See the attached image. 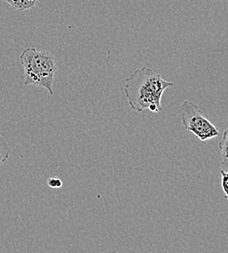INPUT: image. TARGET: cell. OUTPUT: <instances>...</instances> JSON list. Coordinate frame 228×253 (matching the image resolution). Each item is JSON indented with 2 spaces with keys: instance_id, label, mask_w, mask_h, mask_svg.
Returning a JSON list of instances; mask_svg holds the SVG:
<instances>
[{
  "instance_id": "cell-4",
  "label": "cell",
  "mask_w": 228,
  "mask_h": 253,
  "mask_svg": "<svg viewBox=\"0 0 228 253\" xmlns=\"http://www.w3.org/2000/svg\"><path fill=\"white\" fill-rule=\"evenodd\" d=\"M3 1L19 12L32 10L36 6L38 2V0H3Z\"/></svg>"
},
{
  "instance_id": "cell-7",
  "label": "cell",
  "mask_w": 228,
  "mask_h": 253,
  "mask_svg": "<svg viewBox=\"0 0 228 253\" xmlns=\"http://www.w3.org/2000/svg\"><path fill=\"white\" fill-rule=\"evenodd\" d=\"M220 172L222 175V188L226 195V198L228 199V172L224 169H221Z\"/></svg>"
},
{
  "instance_id": "cell-1",
  "label": "cell",
  "mask_w": 228,
  "mask_h": 253,
  "mask_svg": "<svg viewBox=\"0 0 228 253\" xmlns=\"http://www.w3.org/2000/svg\"><path fill=\"white\" fill-rule=\"evenodd\" d=\"M173 86V82L166 81L159 73L147 66H142L125 80L124 92L132 109L137 112L144 109L162 112L161 97L164 91Z\"/></svg>"
},
{
  "instance_id": "cell-3",
  "label": "cell",
  "mask_w": 228,
  "mask_h": 253,
  "mask_svg": "<svg viewBox=\"0 0 228 253\" xmlns=\"http://www.w3.org/2000/svg\"><path fill=\"white\" fill-rule=\"evenodd\" d=\"M182 120L187 131H191L202 141L212 139L220 135L218 127L211 123L199 106L190 100H184L182 104Z\"/></svg>"
},
{
  "instance_id": "cell-6",
  "label": "cell",
  "mask_w": 228,
  "mask_h": 253,
  "mask_svg": "<svg viewBox=\"0 0 228 253\" xmlns=\"http://www.w3.org/2000/svg\"><path fill=\"white\" fill-rule=\"evenodd\" d=\"M11 154L10 146L4 136L0 133V165L6 162Z\"/></svg>"
},
{
  "instance_id": "cell-8",
  "label": "cell",
  "mask_w": 228,
  "mask_h": 253,
  "mask_svg": "<svg viewBox=\"0 0 228 253\" xmlns=\"http://www.w3.org/2000/svg\"><path fill=\"white\" fill-rule=\"evenodd\" d=\"M48 185L51 188H60V187L63 186V181L61 179H59V178L52 177V178L48 179Z\"/></svg>"
},
{
  "instance_id": "cell-2",
  "label": "cell",
  "mask_w": 228,
  "mask_h": 253,
  "mask_svg": "<svg viewBox=\"0 0 228 253\" xmlns=\"http://www.w3.org/2000/svg\"><path fill=\"white\" fill-rule=\"evenodd\" d=\"M20 61L24 67L25 85L42 87L53 95V82L57 71L54 57L46 51L30 47L23 51Z\"/></svg>"
},
{
  "instance_id": "cell-5",
  "label": "cell",
  "mask_w": 228,
  "mask_h": 253,
  "mask_svg": "<svg viewBox=\"0 0 228 253\" xmlns=\"http://www.w3.org/2000/svg\"><path fill=\"white\" fill-rule=\"evenodd\" d=\"M221 155H220V161L224 168H228V128L224 131L222 140L219 145Z\"/></svg>"
}]
</instances>
